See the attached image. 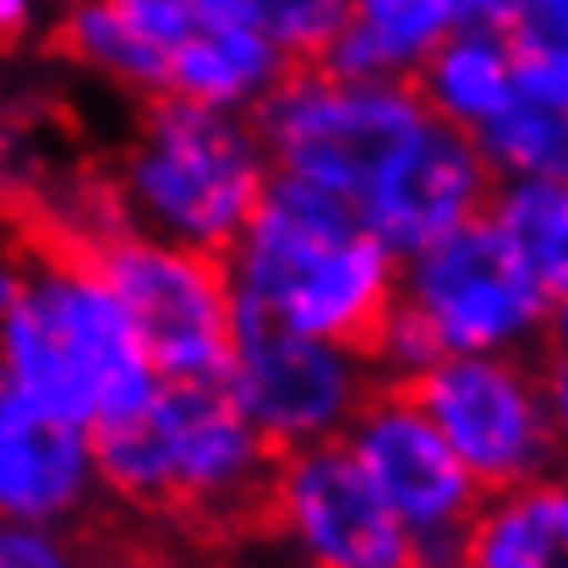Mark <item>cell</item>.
<instances>
[{
	"label": "cell",
	"mask_w": 568,
	"mask_h": 568,
	"mask_svg": "<svg viewBox=\"0 0 568 568\" xmlns=\"http://www.w3.org/2000/svg\"><path fill=\"white\" fill-rule=\"evenodd\" d=\"M93 454L115 508L192 536H257L280 465L230 372L159 377L148 405L93 426Z\"/></svg>",
	"instance_id": "1"
},
{
	"label": "cell",
	"mask_w": 568,
	"mask_h": 568,
	"mask_svg": "<svg viewBox=\"0 0 568 568\" xmlns=\"http://www.w3.org/2000/svg\"><path fill=\"white\" fill-rule=\"evenodd\" d=\"M459 11L465 0H355V17L328 55V71L405 77L443 33H454Z\"/></svg>",
	"instance_id": "16"
},
{
	"label": "cell",
	"mask_w": 568,
	"mask_h": 568,
	"mask_svg": "<svg viewBox=\"0 0 568 568\" xmlns=\"http://www.w3.org/2000/svg\"><path fill=\"white\" fill-rule=\"evenodd\" d=\"M465 568H568V470L541 481L508 487L481 503L470 536H465Z\"/></svg>",
	"instance_id": "15"
},
{
	"label": "cell",
	"mask_w": 568,
	"mask_h": 568,
	"mask_svg": "<svg viewBox=\"0 0 568 568\" xmlns=\"http://www.w3.org/2000/svg\"><path fill=\"white\" fill-rule=\"evenodd\" d=\"M372 377L377 372L361 366L355 355L334 351L323 339H306V334L284 328L268 312H257L235 295L230 383H235L252 426L280 454L323 443V437H345L361 399L372 394Z\"/></svg>",
	"instance_id": "11"
},
{
	"label": "cell",
	"mask_w": 568,
	"mask_h": 568,
	"mask_svg": "<svg viewBox=\"0 0 568 568\" xmlns=\"http://www.w3.org/2000/svg\"><path fill=\"white\" fill-rule=\"evenodd\" d=\"M257 536L290 568H437L345 437L284 448Z\"/></svg>",
	"instance_id": "8"
},
{
	"label": "cell",
	"mask_w": 568,
	"mask_h": 568,
	"mask_svg": "<svg viewBox=\"0 0 568 568\" xmlns=\"http://www.w3.org/2000/svg\"><path fill=\"white\" fill-rule=\"evenodd\" d=\"M426 115L432 104L416 93L410 77H339V71L280 77L246 104V121L274 170L334 186L355 203H366L377 175L422 132Z\"/></svg>",
	"instance_id": "6"
},
{
	"label": "cell",
	"mask_w": 568,
	"mask_h": 568,
	"mask_svg": "<svg viewBox=\"0 0 568 568\" xmlns=\"http://www.w3.org/2000/svg\"><path fill=\"white\" fill-rule=\"evenodd\" d=\"M405 77L416 82V93L443 121H454V126H465L476 138H481V126L493 115H503V104L514 99L508 39H503V28H481V22H465V28L443 33Z\"/></svg>",
	"instance_id": "14"
},
{
	"label": "cell",
	"mask_w": 568,
	"mask_h": 568,
	"mask_svg": "<svg viewBox=\"0 0 568 568\" xmlns=\"http://www.w3.org/2000/svg\"><path fill=\"white\" fill-rule=\"evenodd\" d=\"M224 6L280 50V77L328 71V55L355 17V0H224Z\"/></svg>",
	"instance_id": "18"
},
{
	"label": "cell",
	"mask_w": 568,
	"mask_h": 568,
	"mask_svg": "<svg viewBox=\"0 0 568 568\" xmlns=\"http://www.w3.org/2000/svg\"><path fill=\"white\" fill-rule=\"evenodd\" d=\"M345 443L377 481V493L388 497V508L405 519V530L426 547V558L454 564L487 493L465 470L454 443L437 432V422L405 394V383L372 377V394L361 399Z\"/></svg>",
	"instance_id": "10"
},
{
	"label": "cell",
	"mask_w": 568,
	"mask_h": 568,
	"mask_svg": "<svg viewBox=\"0 0 568 568\" xmlns=\"http://www.w3.org/2000/svg\"><path fill=\"white\" fill-rule=\"evenodd\" d=\"M0 301V377L88 432L148 405L159 372L132 312L88 252L28 235Z\"/></svg>",
	"instance_id": "3"
},
{
	"label": "cell",
	"mask_w": 568,
	"mask_h": 568,
	"mask_svg": "<svg viewBox=\"0 0 568 568\" xmlns=\"http://www.w3.org/2000/svg\"><path fill=\"white\" fill-rule=\"evenodd\" d=\"M530 6H536V0H465V17L481 22V28H508V22H519Z\"/></svg>",
	"instance_id": "24"
},
{
	"label": "cell",
	"mask_w": 568,
	"mask_h": 568,
	"mask_svg": "<svg viewBox=\"0 0 568 568\" xmlns=\"http://www.w3.org/2000/svg\"><path fill=\"white\" fill-rule=\"evenodd\" d=\"M50 186H55V170L44 164L39 126L22 110L0 104V213L33 219Z\"/></svg>",
	"instance_id": "20"
},
{
	"label": "cell",
	"mask_w": 568,
	"mask_h": 568,
	"mask_svg": "<svg viewBox=\"0 0 568 568\" xmlns=\"http://www.w3.org/2000/svg\"><path fill=\"white\" fill-rule=\"evenodd\" d=\"M230 274L246 306L355 355L372 372H388L405 280L394 246L366 224L355 197L274 170Z\"/></svg>",
	"instance_id": "2"
},
{
	"label": "cell",
	"mask_w": 568,
	"mask_h": 568,
	"mask_svg": "<svg viewBox=\"0 0 568 568\" xmlns=\"http://www.w3.org/2000/svg\"><path fill=\"white\" fill-rule=\"evenodd\" d=\"M104 503L93 432L0 377V525L88 530Z\"/></svg>",
	"instance_id": "13"
},
{
	"label": "cell",
	"mask_w": 568,
	"mask_h": 568,
	"mask_svg": "<svg viewBox=\"0 0 568 568\" xmlns=\"http://www.w3.org/2000/svg\"><path fill=\"white\" fill-rule=\"evenodd\" d=\"M536 28H547V33H558V39H568V0H536L530 11H525Z\"/></svg>",
	"instance_id": "25"
},
{
	"label": "cell",
	"mask_w": 568,
	"mask_h": 568,
	"mask_svg": "<svg viewBox=\"0 0 568 568\" xmlns=\"http://www.w3.org/2000/svg\"><path fill=\"white\" fill-rule=\"evenodd\" d=\"M536 339H547V345H568V295H558V301L547 306V323L536 328Z\"/></svg>",
	"instance_id": "26"
},
{
	"label": "cell",
	"mask_w": 568,
	"mask_h": 568,
	"mask_svg": "<svg viewBox=\"0 0 568 568\" xmlns=\"http://www.w3.org/2000/svg\"><path fill=\"white\" fill-rule=\"evenodd\" d=\"M0 568H110L88 530L0 525Z\"/></svg>",
	"instance_id": "21"
},
{
	"label": "cell",
	"mask_w": 568,
	"mask_h": 568,
	"mask_svg": "<svg viewBox=\"0 0 568 568\" xmlns=\"http://www.w3.org/2000/svg\"><path fill=\"white\" fill-rule=\"evenodd\" d=\"M437 568H465V564H459V558H454V564H437Z\"/></svg>",
	"instance_id": "27"
},
{
	"label": "cell",
	"mask_w": 568,
	"mask_h": 568,
	"mask_svg": "<svg viewBox=\"0 0 568 568\" xmlns=\"http://www.w3.org/2000/svg\"><path fill=\"white\" fill-rule=\"evenodd\" d=\"M481 148L497 170L525 181H568V99H525L514 93L481 126Z\"/></svg>",
	"instance_id": "17"
},
{
	"label": "cell",
	"mask_w": 568,
	"mask_h": 568,
	"mask_svg": "<svg viewBox=\"0 0 568 568\" xmlns=\"http://www.w3.org/2000/svg\"><path fill=\"white\" fill-rule=\"evenodd\" d=\"M405 383V394L437 422V432L454 443L465 470L481 481V493H508L525 481H541L564 470V443L552 426L541 361L530 339L508 355H437L416 372H383Z\"/></svg>",
	"instance_id": "7"
},
{
	"label": "cell",
	"mask_w": 568,
	"mask_h": 568,
	"mask_svg": "<svg viewBox=\"0 0 568 568\" xmlns=\"http://www.w3.org/2000/svg\"><path fill=\"white\" fill-rule=\"evenodd\" d=\"M93 263L132 312L148 361L159 377H203L230 372L235 361V274L230 257L170 246L159 235L121 230Z\"/></svg>",
	"instance_id": "9"
},
{
	"label": "cell",
	"mask_w": 568,
	"mask_h": 568,
	"mask_svg": "<svg viewBox=\"0 0 568 568\" xmlns=\"http://www.w3.org/2000/svg\"><path fill=\"white\" fill-rule=\"evenodd\" d=\"M44 22V0H0V50H17Z\"/></svg>",
	"instance_id": "23"
},
{
	"label": "cell",
	"mask_w": 568,
	"mask_h": 568,
	"mask_svg": "<svg viewBox=\"0 0 568 568\" xmlns=\"http://www.w3.org/2000/svg\"><path fill=\"white\" fill-rule=\"evenodd\" d=\"M497 224L525 252V263L541 274L547 295H568V181H519L503 186Z\"/></svg>",
	"instance_id": "19"
},
{
	"label": "cell",
	"mask_w": 568,
	"mask_h": 568,
	"mask_svg": "<svg viewBox=\"0 0 568 568\" xmlns=\"http://www.w3.org/2000/svg\"><path fill=\"white\" fill-rule=\"evenodd\" d=\"M547 284L508 241L497 213L470 219L432 246L410 252V274L399 290L388 372H416L437 355L525 345L547 323ZM383 377V372H377Z\"/></svg>",
	"instance_id": "5"
},
{
	"label": "cell",
	"mask_w": 568,
	"mask_h": 568,
	"mask_svg": "<svg viewBox=\"0 0 568 568\" xmlns=\"http://www.w3.org/2000/svg\"><path fill=\"white\" fill-rule=\"evenodd\" d=\"M503 197L497 164L476 132L443 121L437 110L426 115V126L399 148V159L377 175V186L366 192V224L394 246V252H422L437 235L487 219Z\"/></svg>",
	"instance_id": "12"
},
{
	"label": "cell",
	"mask_w": 568,
	"mask_h": 568,
	"mask_svg": "<svg viewBox=\"0 0 568 568\" xmlns=\"http://www.w3.org/2000/svg\"><path fill=\"white\" fill-rule=\"evenodd\" d=\"M530 351H536V361H541V383H547V405H552V426H558V443H564V470H568V345L530 339Z\"/></svg>",
	"instance_id": "22"
},
{
	"label": "cell",
	"mask_w": 568,
	"mask_h": 568,
	"mask_svg": "<svg viewBox=\"0 0 568 568\" xmlns=\"http://www.w3.org/2000/svg\"><path fill=\"white\" fill-rule=\"evenodd\" d=\"M268 153L246 115L186 99L138 104V126L110 159L126 224L170 246L235 257L268 197Z\"/></svg>",
	"instance_id": "4"
}]
</instances>
